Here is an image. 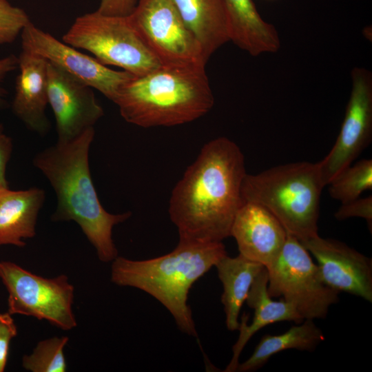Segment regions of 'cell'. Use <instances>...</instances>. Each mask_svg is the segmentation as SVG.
Segmentation results:
<instances>
[{
  "mask_svg": "<svg viewBox=\"0 0 372 372\" xmlns=\"http://www.w3.org/2000/svg\"><path fill=\"white\" fill-rule=\"evenodd\" d=\"M338 220H344L352 217H359L366 220L370 231L372 227V196L371 195L358 198L342 204L334 214Z\"/></svg>",
  "mask_w": 372,
  "mask_h": 372,
  "instance_id": "d4e9b609",
  "label": "cell"
},
{
  "mask_svg": "<svg viewBox=\"0 0 372 372\" xmlns=\"http://www.w3.org/2000/svg\"><path fill=\"white\" fill-rule=\"evenodd\" d=\"M246 174L236 143L225 136L206 143L169 199V215L179 240L216 242L229 237Z\"/></svg>",
  "mask_w": 372,
  "mask_h": 372,
  "instance_id": "6da1fadb",
  "label": "cell"
},
{
  "mask_svg": "<svg viewBox=\"0 0 372 372\" xmlns=\"http://www.w3.org/2000/svg\"><path fill=\"white\" fill-rule=\"evenodd\" d=\"M301 243L316 258L328 287L372 302L371 258L341 241L319 235Z\"/></svg>",
  "mask_w": 372,
  "mask_h": 372,
  "instance_id": "4fadbf2b",
  "label": "cell"
},
{
  "mask_svg": "<svg viewBox=\"0 0 372 372\" xmlns=\"http://www.w3.org/2000/svg\"><path fill=\"white\" fill-rule=\"evenodd\" d=\"M267 285L268 274L265 267L256 277L245 301L254 311L253 320L250 324H247L249 316L243 315L238 329L239 337L232 347L233 355L225 370L226 372L236 371L245 346L262 328L278 322L291 321L298 324L304 320L289 303L282 299L273 300L268 293Z\"/></svg>",
  "mask_w": 372,
  "mask_h": 372,
  "instance_id": "2e32d148",
  "label": "cell"
},
{
  "mask_svg": "<svg viewBox=\"0 0 372 372\" xmlns=\"http://www.w3.org/2000/svg\"><path fill=\"white\" fill-rule=\"evenodd\" d=\"M265 268L269 296L282 298L304 320L326 318L330 307L338 302V293L323 282L309 252L288 234L280 254Z\"/></svg>",
  "mask_w": 372,
  "mask_h": 372,
  "instance_id": "52a82bcc",
  "label": "cell"
},
{
  "mask_svg": "<svg viewBox=\"0 0 372 372\" xmlns=\"http://www.w3.org/2000/svg\"><path fill=\"white\" fill-rule=\"evenodd\" d=\"M226 8L230 41L253 56L275 53L280 48L278 33L265 21L252 0H223Z\"/></svg>",
  "mask_w": 372,
  "mask_h": 372,
  "instance_id": "d6986e66",
  "label": "cell"
},
{
  "mask_svg": "<svg viewBox=\"0 0 372 372\" xmlns=\"http://www.w3.org/2000/svg\"><path fill=\"white\" fill-rule=\"evenodd\" d=\"M18 68L12 112L28 130L45 136L50 127L45 114L48 105V61L22 50L18 56Z\"/></svg>",
  "mask_w": 372,
  "mask_h": 372,
  "instance_id": "9a60e30c",
  "label": "cell"
},
{
  "mask_svg": "<svg viewBox=\"0 0 372 372\" xmlns=\"http://www.w3.org/2000/svg\"><path fill=\"white\" fill-rule=\"evenodd\" d=\"M31 21L21 8L0 0V44L11 43Z\"/></svg>",
  "mask_w": 372,
  "mask_h": 372,
  "instance_id": "cb8c5ba5",
  "label": "cell"
},
{
  "mask_svg": "<svg viewBox=\"0 0 372 372\" xmlns=\"http://www.w3.org/2000/svg\"><path fill=\"white\" fill-rule=\"evenodd\" d=\"M96 11L112 16H128L134 10L138 0H99Z\"/></svg>",
  "mask_w": 372,
  "mask_h": 372,
  "instance_id": "83f0119b",
  "label": "cell"
},
{
  "mask_svg": "<svg viewBox=\"0 0 372 372\" xmlns=\"http://www.w3.org/2000/svg\"><path fill=\"white\" fill-rule=\"evenodd\" d=\"M227 254L222 242L179 240L171 252L152 259L117 256L111 267V280L121 287L139 289L159 301L172 315L178 329L196 337L187 304L194 283Z\"/></svg>",
  "mask_w": 372,
  "mask_h": 372,
  "instance_id": "277c9868",
  "label": "cell"
},
{
  "mask_svg": "<svg viewBox=\"0 0 372 372\" xmlns=\"http://www.w3.org/2000/svg\"><path fill=\"white\" fill-rule=\"evenodd\" d=\"M94 127L66 142L57 141L37 153L33 165L48 180L56 196L53 221H74L96 249L99 259L114 260L118 251L113 227L127 220L130 211L114 214L101 204L89 167V150Z\"/></svg>",
  "mask_w": 372,
  "mask_h": 372,
  "instance_id": "7a4b0ae2",
  "label": "cell"
},
{
  "mask_svg": "<svg viewBox=\"0 0 372 372\" xmlns=\"http://www.w3.org/2000/svg\"><path fill=\"white\" fill-rule=\"evenodd\" d=\"M230 236L236 240L239 254L267 267L280 254L287 233L265 207L242 201L233 221Z\"/></svg>",
  "mask_w": 372,
  "mask_h": 372,
  "instance_id": "5bb4252c",
  "label": "cell"
},
{
  "mask_svg": "<svg viewBox=\"0 0 372 372\" xmlns=\"http://www.w3.org/2000/svg\"><path fill=\"white\" fill-rule=\"evenodd\" d=\"M62 41L92 54L105 65L141 76L161 63L133 26L129 16L94 11L76 18Z\"/></svg>",
  "mask_w": 372,
  "mask_h": 372,
  "instance_id": "8992f818",
  "label": "cell"
},
{
  "mask_svg": "<svg viewBox=\"0 0 372 372\" xmlns=\"http://www.w3.org/2000/svg\"><path fill=\"white\" fill-rule=\"evenodd\" d=\"M17 328L12 315L0 313V372L6 368L11 340L17 336Z\"/></svg>",
  "mask_w": 372,
  "mask_h": 372,
  "instance_id": "484cf974",
  "label": "cell"
},
{
  "mask_svg": "<svg viewBox=\"0 0 372 372\" xmlns=\"http://www.w3.org/2000/svg\"><path fill=\"white\" fill-rule=\"evenodd\" d=\"M48 96L59 142L74 139L104 115L92 87L48 61Z\"/></svg>",
  "mask_w": 372,
  "mask_h": 372,
  "instance_id": "7c38bea8",
  "label": "cell"
},
{
  "mask_svg": "<svg viewBox=\"0 0 372 372\" xmlns=\"http://www.w3.org/2000/svg\"><path fill=\"white\" fill-rule=\"evenodd\" d=\"M324 340L322 330L313 320L305 319L279 335L265 334L251 356L239 363L236 371H254L263 366L275 354L288 349L313 351Z\"/></svg>",
  "mask_w": 372,
  "mask_h": 372,
  "instance_id": "44dd1931",
  "label": "cell"
},
{
  "mask_svg": "<svg viewBox=\"0 0 372 372\" xmlns=\"http://www.w3.org/2000/svg\"><path fill=\"white\" fill-rule=\"evenodd\" d=\"M322 183L318 163L279 165L256 174H247L242 201L268 209L287 233L303 242L318 234Z\"/></svg>",
  "mask_w": 372,
  "mask_h": 372,
  "instance_id": "5b68a950",
  "label": "cell"
},
{
  "mask_svg": "<svg viewBox=\"0 0 372 372\" xmlns=\"http://www.w3.org/2000/svg\"><path fill=\"white\" fill-rule=\"evenodd\" d=\"M205 65H161L134 76L114 101L121 116L142 127L175 126L195 121L214 105Z\"/></svg>",
  "mask_w": 372,
  "mask_h": 372,
  "instance_id": "3957f363",
  "label": "cell"
},
{
  "mask_svg": "<svg viewBox=\"0 0 372 372\" xmlns=\"http://www.w3.org/2000/svg\"><path fill=\"white\" fill-rule=\"evenodd\" d=\"M181 19L198 42L207 62L230 41L229 23L223 0H172Z\"/></svg>",
  "mask_w": 372,
  "mask_h": 372,
  "instance_id": "ac0fdd59",
  "label": "cell"
},
{
  "mask_svg": "<svg viewBox=\"0 0 372 372\" xmlns=\"http://www.w3.org/2000/svg\"><path fill=\"white\" fill-rule=\"evenodd\" d=\"M18 68V57L14 54L0 59V109L5 105L6 90L2 83L8 74Z\"/></svg>",
  "mask_w": 372,
  "mask_h": 372,
  "instance_id": "f1b7e54d",
  "label": "cell"
},
{
  "mask_svg": "<svg viewBox=\"0 0 372 372\" xmlns=\"http://www.w3.org/2000/svg\"><path fill=\"white\" fill-rule=\"evenodd\" d=\"M66 336L54 337L40 341L30 355L22 359L23 367L32 372H64L66 362L63 349Z\"/></svg>",
  "mask_w": 372,
  "mask_h": 372,
  "instance_id": "603a6c76",
  "label": "cell"
},
{
  "mask_svg": "<svg viewBox=\"0 0 372 372\" xmlns=\"http://www.w3.org/2000/svg\"><path fill=\"white\" fill-rule=\"evenodd\" d=\"M223 284L221 302L224 306L228 330H238L239 315L256 277L265 267L239 254L236 257L225 256L215 265Z\"/></svg>",
  "mask_w": 372,
  "mask_h": 372,
  "instance_id": "ffe728a7",
  "label": "cell"
},
{
  "mask_svg": "<svg viewBox=\"0 0 372 372\" xmlns=\"http://www.w3.org/2000/svg\"><path fill=\"white\" fill-rule=\"evenodd\" d=\"M128 16L162 65H206L198 42L185 25L172 0H138Z\"/></svg>",
  "mask_w": 372,
  "mask_h": 372,
  "instance_id": "9c48e42d",
  "label": "cell"
},
{
  "mask_svg": "<svg viewBox=\"0 0 372 372\" xmlns=\"http://www.w3.org/2000/svg\"><path fill=\"white\" fill-rule=\"evenodd\" d=\"M327 185L330 196L342 204L360 198L362 192L372 189V160L351 164Z\"/></svg>",
  "mask_w": 372,
  "mask_h": 372,
  "instance_id": "7402d4cb",
  "label": "cell"
},
{
  "mask_svg": "<svg viewBox=\"0 0 372 372\" xmlns=\"http://www.w3.org/2000/svg\"><path fill=\"white\" fill-rule=\"evenodd\" d=\"M45 198L44 190L39 187L0 189V246L23 247L24 239L36 235L37 218Z\"/></svg>",
  "mask_w": 372,
  "mask_h": 372,
  "instance_id": "e0dca14e",
  "label": "cell"
},
{
  "mask_svg": "<svg viewBox=\"0 0 372 372\" xmlns=\"http://www.w3.org/2000/svg\"><path fill=\"white\" fill-rule=\"evenodd\" d=\"M0 279L8 291V312L11 315L45 320L65 331L76 326L72 311L74 288L65 275L46 278L2 260Z\"/></svg>",
  "mask_w": 372,
  "mask_h": 372,
  "instance_id": "ba28073f",
  "label": "cell"
},
{
  "mask_svg": "<svg viewBox=\"0 0 372 372\" xmlns=\"http://www.w3.org/2000/svg\"><path fill=\"white\" fill-rule=\"evenodd\" d=\"M13 149L12 138L4 131L0 123V189L9 187L6 179V168Z\"/></svg>",
  "mask_w": 372,
  "mask_h": 372,
  "instance_id": "4316f807",
  "label": "cell"
},
{
  "mask_svg": "<svg viewBox=\"0 0 372 372\" xmlns=\"http://www.w3.org/2000/svg\"><path fill=\"white\" fill-rule=\"evenodd\" d=\"M22 50L37 54L96 90L112 102L134 75L115 70L96 58L78 51L30 22L21 33Z\"/></svg>",
  "mask_w": 372,
  "mask_h": 372,
  "instance_id": "8fae6325",
  "label": "cell"
},
{
  "mask_svg": "<svg viewBox=\"0 0 372 372\" xmlns=\"http://www.w3.org/2000/svg\"><path fill=\"white\" fill-rule=\"evenodd\" d=\"M351 80V92L340 133L330 152L318 163L324 187L352 164L371 141V72L354 68Z\"/></svg>",
  "mask_w": 372,
  "mask_h": 372,
  "instance_id": "30bf717a",
  "label": "cell"
}]
</instances>
